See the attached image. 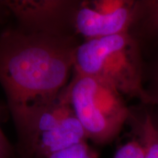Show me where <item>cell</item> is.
<instances>
[{
    "label": "cell",
    "instance_id": "7a4b0ae2",
    "mask_svg": "<svg viewBox=\"0 0 158 158\" xmlns=\"http://www.w3.org/2000/svg\"><path fill=\"white\" fill-rule=\"evenodd\" d=\"M76 73L98 78L122 95L151 104L143 86V62L138 40L127 32L86 40L74 58Z\"/></svg>",
    "mask_w": 158,
    "mask_h": 158
},
{
    "label": "cell",
    "instance_id": "4fadbf2b",
    "mask_svg": "<svg viewBox=\"0 0 158 158\" xmlns=\"http://www.w3.org/2000/svg\"><path fill=\"white\" fill-rule=\"evenodd\" d=\"M156 74H157V79H158V64H157V68H156Z\"/></svg>",
    "mask_w": 158,
    "mask_h": 158
},
{
    "label": "cell",
    "instance_id": "52a82bcc",
    "mask_svg": "<svg viewBox=\"0 0 158 158\" xmlns=\"http://www.w3.org/2000/svg\"><path fill=\"white\" fill-rule=\"evenodd\" d=\"M134 29L138 34L158 41V0L136 1L135 19L130 31Z\"/></svg>",
    "mask_w": 158,
    "mask_h": 158
},
{
    "label": "cell",
    "instance_id": "6da1fadb",
    "mask_svg": "<svg viewBox=\"0 0 158 158\" xmlns=\"http://www.w3.org/2000/svg\"><path fill=\"white\" fill-rule=\"evenodd\" d=\"M80 43L74 33L12 27L0 34V84L9 106L56 98L68 85Z\"/></svg>",
    "mask_w": 158,
    "mask_h": 158
},
{
    "label": "cell",
    "instance_id": "277c9868",
    "mask_svg": "<svg viewBox=\"0 0 158 158\" xmlns=\"http://www.w3.org/2000/svg\"><path fill=\"white\" fill-rule=\"evenodd\" d=\"M80 1H4L18 27L32 30L73 33V18Z\"/></svg>",
    "mask_w": 158,
    "mask_h": 158
},
{
    "label": "cell",
    "instance_id": "8fae6325",
    "mask_svg": "<svg viewBox=\"0 0 158 158\" xmlns=\"http://www.w3.org/2000/svg\"><path fill=\"white\" fill-rule=\"evenodd\" d=\"M148 92L151 98V104L158 106V79H157V83L154 86L152 89L148 91Z\"/></svg>",
    "mask_w": 158,
    "mask_h": 158
},
{
    "label": "cell",
    "instance_id": "3957f363",
    "mask_svg": "<svg viewBox=\"0 0 158 158\" xmlns=\"http://www.w3.org/2000/svg\"><path fill=\"white\" fill-rule=\"evenodd\" d=\"M62 91L86 138L94 143H110L129 120L131 110L123 95L98 78L74 73Z\"/></svg>",
    "mask_w": 158,
    "mask_h": 158
},
{
    "label": "cell",
    "instance_id": "5bb4252c",
    "mask_svg": "<svg viewBox=\"0 0 158 158\" xmlns=\"http://www.w3.org/2000/svg\"><path fill=\"white\" fill-rule=\"evenodd\" d=\"M12 158H14V157H12ZM19 158H27V157H21V156H20V157H19Z\"/></svg>",
    "mask_w": 158,
    "mask_h": 158
},
{
    "label": "cell",
    "instance_id": "5b68a950",
    "mask_svg": "<svg viewBox=\"0 0 158 158\" xmlns=\"http://www.w3.org/2000/svg\"><path fill=\"white\" fill-rule=\"evenodd\" d=\"M136 1H128L124 7L109 13H101L81 1L73 18L75 31L86 40L130 31L135 19Z\"/></svg>",
    "mask_w": 158,
    "mask_h": 158
},
{
    "label": "cell",
    "instance_id": "30bf717a",
    "mask_svg": "<svg viewBox=\"0 0 158 158\" xmlns=\"http://www.w3.org/2000/svg\"><path fill=\"white\" fill-rule=\"evenodd\" d=\"M13 155V148L7 147L0 143V158H12Z\"/></svg>",
    "mask_w": 158,
    "mask_h": 158
},
{
    "label": "cell",
    "instance_id": "9c48e42d",
    "mask_svg": "<svg viewBox=\"0 0 158 158\" xmlns=\"http://www.w3.org/2000/svg\"><path fill=\"white\" fill-rule=\"evenodd\" d=\"M114 158H144L143 145L137 138L133 136L118 148Z\"/></svg>",
    "mask_w": 158,
    "mask_h": 158
},
{
    "label": "cell",
    "instance_id": "8992f818",
    "mask_svg": "<svg viewBox=\"0 0 158 158\" xmlns=\"http://www.w3.org/2000/svg\"><path fill=\"white\" fill-rule=\"evenodd\" d=\"M130 122L132 133L143 145L144 158H158V124L149 114L138 118L131 112Z\"/></svg>",
    "mask_w": 158,
    "mask_h": 158
},
{
    "label": "cell",
    "instance_id": "7c38bea8",
    "mask_svg": "<svg viewBox=\"0 0 158 158\" xmlns=\"http://www.w3.org/2000/svg\"><path fill=\"white\" fill-rule=\"evenodd\" d=\"M0 143L2 144V145L5 146V147H7L13 148L12 147V146L10 145V142L8 141V140H7V138H6L5 134L3 133L2 130H1V128H0Z\"/></svg>",
    "mask_w": 158,
    "mask_h": 158
},
{
    "label": "cell",
    "instance_id": "ba28073f",
    "mask_svg": "<svg viewBox=\"0 0 158 158\" xmlns=\"http://www.w3.org/2000/svg\"><path fill=\"white\" fill-rule=\"evenodd\" d=\"M98 156L95 150L84 141L54 153L48 158H98Z\"/></svg>",
    "mask_w": 158,
    "mask_h": 158
}]
</instances>
